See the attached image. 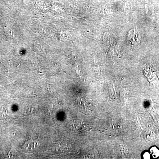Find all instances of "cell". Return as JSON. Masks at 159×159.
Here are the masks:
<instances>
[{
    "instance_id": "cell-1",
    "label": "cell",
    "mask_w": 159,
    "mask_h": 159,
    "mask_svg": "<svg viewBox=\"0 0 159 159\" xmlns=\"http://www.w3.org/2000/svg\"><path fill=\"white\" fill-rule=\"evenodd\" d=\"M127 36L129 42L132 44L137 45L139 43V34L135 29L131 30L129 31Z\"/></svg>"
},
{
    "instance_id": "cell-2",
    "label": "cell",
    "mask_w": 159,
    "mask_h": 159,
    "mask_svg": "<svg viewBox=\"0 0 159 159\" xmlns=\"http://www.w3.org/2000/svg\"><path fill=\"white\" fill-rule=\"evenodd\" d=\"M150 155L154 158H157L159 157V150L156 147H152L150 148Z\"/></svg>"
},
{
    "instance_id": "cell-3",
    "label": "cell",
    "mask_w": 159,
    "mask_h": 159,
    "mask_svg": "<svg viewBox=\"0 0 159 159\" xmlns=\"http://www.w3.org/2000/svg\"><path fill=\"white\" fill-rule=\"evenodd\" d=\"M39 142H36V141H34L33 140L29 142V144L27 145V148L29 149H35L37 147L36 145L39 144Z\"/></svg>"
},
{
    "instance_id": "cell-4",
    "label": "cell",
    "mask_w": 159,
    "mask_h": 159,
    "mask_svg": "<svg viewBox=\"0 0 159 159\" xmlns=\"http://www.w3.org/2000/svg\"><path fill=\"white\" fill-rule=\"evenodd\" d=\"M143 157L144 159H150L151 155L149 152H146L143 154Z\"/></svg>"
}]
</instances>
